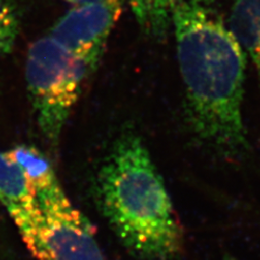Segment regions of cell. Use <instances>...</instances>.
Segmentation results:
<instances>
[{
	"instance_id": "6da1fadb",
	"label": "cell",
	"mask_w": 260,
	"mask_h": 260,
	"mask_svg": "<svg viewBox=\"0 0 260 260\" xmlns=\"http://www.w3.org/2000/svg\"><path fill=\"white\" fill-rule=\"evenodd\" d=\"M177 58L194 133L225 156L246 151L242 118L246 54L217 15L192 0H175Z\"/></svg>"
},
{
	"instance_id": "7a4b0ae2",
	"label": "cell",
	"mask_w": 260,
	"mask_h": 260,
	"mask_svg": "<svg viewBox=\"0 0 260 260\" xmlns=\"http://www.w3.org/2000/svg\"><path fill=\"white\" fill-rule=\"evenodd\" d=\"M98 204L124 245L146 260L181 251L182 232L164 181L135 135L114 144L95 180Z\"/></svg>"
},
{
	"instance_id": "3957f363",
	"label": "cell",
	"mask_w": 260,
	"mask_h": 260,
	"mask_svg": "<svg viewBox=\"0 0 260 260\" xmlns=\"http://www.w3.org/2000/svg\"><path fill=\"white\" fill-rule=\"evenodd\" d=\"M7 210L37 260H104L92 224L62 188Z\"/></svg>"
},
{
	"instance_id": "277c9868",
	"label": "cell",
	"mask_w": 260,
	"mask_h": 260,
	"mask_svg": "<svg viewBox=\"0 0 260 260\" xmlns=\"http://www.w3.org/2000/svg\"><path fill=\"white\" fill-rule=\"evenodd\" d=\"M93 70L51 37L32 44L26 59V81L38 126L50 141H56L78 100L81 87Z\"/></svg>"
},
{
	"instance_id": "5b68a950",
	"label": "cell",
	"mask_w": 260,
	"mask_h": 260,
	"mask_svg": "<svg viewBox=\"0 0 260 260\" xmlns=\"http://www.w3.org/2000/svg\"><path fill=\"white\" fill-rule=\"evenodd\" d=\"M123 4L124 0H100L77 6L58 21L50 36L94 69L123 11Z\"/></svg>"
},
{
	"instance_id": "8992f818",
	"label": "cell",
	"mask_w": 260,
	"mask_h": 260,
	"mask_svg": "<svg viewBox=\"0 0 260 260\" xmlns=\"http://www.w3.org/2000/svg\"><path fill=\"white\" fill-rule=\"evenodd\" d=\"M7 155L21 168L35 199L61 189L50 161L34 146L16 145Z\"/></svg>"
},
{
	"instance_id": "52a82bcc",
	"label": "cell",
	"mask_w": 260,
	"mask_h": 260,
	"mask_svg": "<svg viewBox=\"0 0 260 260\" xmlns=\"http://www.w3.org/2000/svg\"><path fill=\"white\" fill-rule=\"evenodd\" d=\"M229 29L250 55L260 80V0H237L231 10Z\"/></svg>"
},
{
	"instance_id": "ba28073f",
	"label": "cell",
	"mask_w": 260,
	"mask_h": 260,
	"mask_svg": "<svg viewBox=\"0 0 260 260\" xmlns=\"http://www.w3.org/2000/svg\"><path fill=\"white\" fill-rule=\"evenodd\" d=\"M0 201L7 209L30 205L36 202L21 168L7 153H0Z\"/></svg>"
},
{
	"instance_id": "9c48e42d",
	"label": "cell",
	"mask_w": 260,
	"mask_h": 260,
	"mask_svg": "<svg viewBox=\"0 0 260 260\" xmlns=\"http://www.w3.org/2000/svg\"><path fill=\"white\" fill-rule=\"evenodd\" d=\"M133 10L142 30L150 36L160 38L167 34L172 24L175 0H124Z\"/></svg>"
},
{
	"instance_id": "30bf717a",
	"label": "cell",
	"mask_w": 260,
	"mask_h": 260,
	"mask_svg": "<svg viewBox=\"0 0 260 260\" xmlns=\"http://www.w3.org/2000/svg\"><path fill=\"white\" fill-rule=\"evenodd\" d=\"M18 14L10 0H0V54L9 52L18 36Z\"/></svg>"
},
{
	"instance_id": "8fae6325",
	"label": "cell",
	"mask_w": 260,
	"mask_h": 260,
	"mask_svg": "<svg viewBox=\"0 0 260 260\" xmlns=\"http://www.w3.org/2000/svg\"><path fill=\"white\" fill-rule=\"evenodd\" d=\"M65 2H69L71 4H75L77 6H83V5L98 3V2H100V0H65Z\"/></svg>"
},
{
	"instance_id": "7c38bea8",
	"label": "cell",
	"mask_w": 260,
	"mask_h": 260,
	"mask_svg": "<svg viewBox=\"0 0 260 260\" xmlns=\"http://www.w3.org/2000/svg\"><path fill=\"white\" fill-rule=\"evenodd\" d=\"M192 2L201 4V5H203V6H205V5H209V4L215 3L216 0H192Z\"/></svg>"
},
{
	"instance_id": "4fadbf2b",
	"label": "cell",
	"mask_w": 260,
	"mask_h": 260,
	"mask_svg": "<svg viewBox=\"0 0 260 260\" xmlns=\"http://www.w3.org/2000/svg\"><path fill=\"white\" fill-rule=\"evenodd\" d=\"M223 260H238V259H235L234 257H231V256H225Z\"/></svg>"
}]
</instances>
